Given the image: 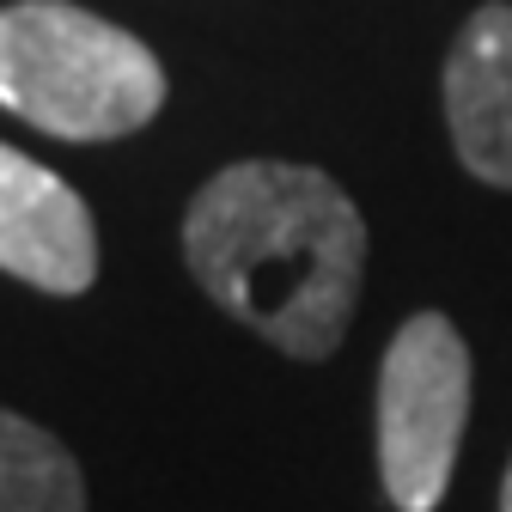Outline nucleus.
Returning a JSON list of instances; mask_svg holds the SVG:
<instances>
[{
	"label": "nucleus",
	"instance_id": "obj_1",
	"mask_svg": "<svg viewBox=\"0 0 512 512\" xmlns=\"http://www.w3.org/2000/svg\"><path fill=\"white\" fill-rule=\"evenodd\" d=\"M202 293L293 360H330L366 281V220L317 165L244 159L214 171L183 214Z\"/></svg>",
	"mask_w": 512,
	"mask_h": 512
},
{
	"label": "nucleus",
	"instance_id": "obj_2",
	"mask_svg": "<svg viewBox=\"0 0 512 512\" xmlns=\"http://www.w3.org/2000/svg\"><path fill=\"white\" fill-rule=\"evenodd\" d=\"M0 104L55 141H116L165 104L159 55L74 0L0 7Z\"/></svg>",
	"mask_w": 512,
	"mask_h": 512
},
{
	"label": "nucleus",
	"instance_id": "obj_3",
	"mask_svg": "<svg viewBox=\"0 0 512 512\" xmlns=\"http://www.w3.org/2000/svg\"><path fill=\"white\" fill-rule=\"evenodd\" d=\"M470 421V348L452 317L415 311L378 366V482L397 512H433Z\"/></svg>",
	"mask_w": 512,
	"mask_h": 512
},
{
	"label": "nucleus",
	"instance_id": "obj_4",
	"mask_svg": "<svg viewBox=\"0 0 512 512\" xmlns=\"http://www.w3.org/2000/svg\"><path fill=\"white\" fill-rule=\"evenodd\" d=\"M0 269L55 299H74L98 281V226L80 189L7 141H0Z\"/></svg>",
	"mask_w": 512,
	"mask_h": 512
},
{
	"label": "nucleus",
	"instance_id": "obj_5",
	"mask_svg": "<svg viewBox=\"0 0 512 512\" xmlns=\"http://www.w3.org/2000/svg\"><path fill=\"white\" fill-rule=\"evenodd\" d=\"M445 122L476 183L512 189V7H476L445 55Z\"/></svg>",
	"mask_w": 512,
	"mask_h": 512
},
{
	"label": "nucleus",
	"instance_id": "obj_6",
	"mask_svg": "<svg viewBox=\"0 0 512 512\" xmlns=\"http://www.w3.org/2000/svg\"><path fill=\"white\" fill-rule=\"evenodd\" d=\"M0 512H86L80 458L13 409H0Z\"/></svg>",
	"mask_w": 512,
	"mask_h": 512
},
{
	"label": "nucleus",
	"instance_id": "obj_7",
	"mask_svg": "<svg viewBox=\"0 0 512 512\" xmlns=\"http://www.w3.org/2000/svg\"><path fill=\"white\" fill-rule=\"evenodd\" d=\"M500 512H512V464H506V482H500Z\"/></svg>",
	"mask_w": 512,
	"mask_h": 512
}]
</instances>
